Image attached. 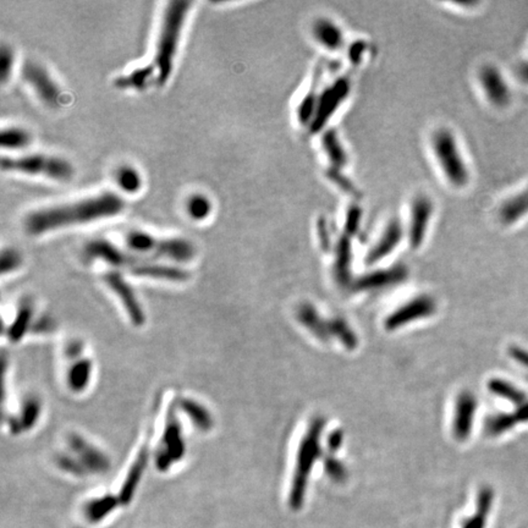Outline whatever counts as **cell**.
<instances>
[{
    "label": "cell",
    "instance_id": "obj_28",
    "mask_svg": "<svg viewBox=\"0 0 528 528\" xmlns=\"http://www.w3.org/2000/svg\"><path fill=\"white\" fill-rule=\"evenodd\" d=\"M116 180L121 189L126 192H136L141 186V177L133 167H123L116 175Z\"/></svg>",
    "mask_w": 528,
    "mask_h": 528
},
{
    "label": "cell",
    "instance_id": "obj_24",
    "mask_svg": "<svg viewBox=\"0 0 528 528\" xmlns=\"http://www.w3.org/2000/svg\"><path fill=\"white\" fill-rule=\"evenodd\" d=\"M346 90V86H336L333 90L326 93V99L322 103L318 105L317 121L324 123L328 119L326 116L329 115L331 112L336 109V104L339 102V98L343 95V90Z\"/></svg>",
    "mask_w": 528,
    "mask_h": 528
},
{
    "label": "cell",
    "instance_id": "obj_26",
    "mask_svg": "<svg viewBox=\"0 0 528 528\" xmlns=\"http://www.w3.org/2000/svg\"><path fill=\"white\" fill-rule=\"evenodd\" d=\"M29 142H30L29 133L18 128L5 129L1 133V146L4 148L18 150V148L27 146Z\"/></svg>",
    "mask_w": 528,
    "mask_h": 528
},
{
    "label": "cell",
    "instance_id": "obj_2",
    "mask_svg": "<svg viewBox=\"0 0 528 528\" xmlns=\"http://www.w3.org/2000/svg\"><path fill=\"white\" fill-rule=\"evenodd\" d=\"M124 208L125 202L118 195L105 192L76 202L32 212L25 219V227L32 235H39L73 224L90 223L114 217L124 211Z\"/></svg>",
    "mask_w": 528,
    "mask_h": 528
},
{
    "label": "cell",
    "instance_id": "obj_33",
    "mask_svg": "<svg viewBox=\"0 0 528 528\" xmlns=\"http://www.w3.org/2000/svg\"><path fill=\"white\" fill-rule=\"evenodd\" d=\"M19 264H20V257L15 251L8 249V251L3 252V256H1V271H3V273L13 271L14 268H16Z\"/></svg>",
    "mask_w": 528,
    "mask_h": 528
},
{
    "label": "cell",
    "instance_id": "obj_30",
    "mask_svg": "<svg viewBox=\"0 0 528 528\" xmlns=\"http://www.w3.org/2000/svg\"><path fill=\"white\" fill-rule=\"evenodd\" d=\"M324 143H326V153L329 155V158L331 159L333 163H345L346 155H345V152H343V148L340 146L339 141H338V138H336L334 133L326 135Z\"/></svg>",
    "mask_w": 528,
    "mask_h": 528
},
{
    "label": "cell",
    "instance_id": "obj_27",
    "mask_svg": "<svg viewBox=\"0 0 528 528\" xmlns=\"http://www.w3.org/2000/svg\"><path fill=\"white\" fill-rule=\"evenodd\" d=\"M516 422H517L516 417L509 416V415L490 417V420L485 422V432L490 435H499V434L511 430Z\"/></svg>",
    "mask_w": 528,
    "mask_h": 528
},
{
    "label": "cell",
    "instance_id": "obj_7",
    "mask_svg": "<svg viewBox=\"0 0 528 528\" xmlns=\"http://www.w3.org/2000/svg\"><path fill=\"white\" fill-rule=\"evenodd\" d=\"M22 76L44 103L48 105H56L59 103L61 90L42 65L37 64L35 61H26L22 69Z\"/></svg>",
    "mask_w": 528,
    "mask_h": 528
},
{
    "label": "cell",
    "instance_id": "obj_4",
    "mask_svg": "<svg viewBox=\"0 0 528 528\" xmlns=\"http://www.w3.org/2000/svg\"><path fill=\"white\" fill-rule=\"evenodd\" d=\"M432 147L439 167L451 185L455 187L467 185L470 172L454 135L447 130H438L433 135Z\"/></svg>",
    "mask_w": 528,
    "mask_h": 528
},
{
    "label": "cell",
    "instance_id": "obj_32",
    "mask_svg": "<svg viewBox=\"0 0 528 528\" xmlns=\"http://www.w3.org/2000/svg\"><path fill=\"white\" fill-rule=\"evenodd\" d=\"M326 471L334 481L343 482L348 476L343 465L335 457H326Z\"/></svg>",
    "mask_w": 528,
    "mask_h": 528
},
{
    "label": "cell",
    "instance_id": "obj_6",
    "mask_svg": "<svg viewBox=\"0 0 528 528\" xmlns=\"http://www.w3.org/2000/svg\"><path fill=\"white\" fill-rule=\"evenodd\" d=\"M126 245L135 252L152 254L180 262L195 256L194 246L184 239H158L147 232H131L126 237Z\"/></svg>",
    "mask_w": 528,
    "mask_h": 528
},
{
    "label": "cell",
    "instance_id": "obj_5",
    "mask_svg": "<svg viewBox=\"0 0 528 528\" xmlns=\"http://www.w3.org/2000/svg\"><path fill=\"white\" fill-rule=\"evenodd\" d=\"M1 169L32 175H44L58 181H69L73 176V167L66 160L52 155H30L19 158L3 157Z\"/></svg>",
    "mask_w": 528,
    "mask_h": 528
},
{
    "label": "cell",
    "instance_id": "obj_36",
    "mask_svg": "<svg viewBox=\"0 0 528 528\" xmlns=\"http://www.w3.org/2000/svg\"><path fill=\"white\" fill-rule=\"evenodd\" d=\"M516 420L517 421H528V403L519 408V413L516 415Z\"/></svg>",
    "mask_w": 528,
    "mask_h": 528
},
{
    "label": "cell",
    "instance_id": "obj_14",
    "mask_svg": "<svg viewBox=\"0 0 528 528\" xmlns=\"http://www.w3.org/2000/svg\"><path fill=\"white\" fill-rule=\"evenodd\" d=\"M403 237V229L398 222H391L388 224L387 228L383 232L382 237L379 239L373 249H371L370 252L366 258L367 264H373L378 262L383 258L387 257L388 254L394 251L400 240Z\"/></svg>",
    "mask_w": 528,
    "mask_h": 528
},
{
    "label": "cell",
    "instance_id": "obj_25",
    "mask_svg": "<svg viewBox=\"0 0 528 528\" xmlns=\"http://www.w3.org/2000/svg\"><path fill=\"white\" fill-rule=\"evenodd\" d=\"M488 388L490 391L497 394V395L509 399L515 404L524 403V395L521 391L517 390L515 387H512L509 383L504 382L502 379H493L488 383Z\"/></svg>",
    "mask_w": 528,
    "mask_h": 528
},
{
    "label": "cell",
    "instance_id": "obj_9",
    "mask_svg": "<svg viewBox=\"0 0 528 528\" xmlns=\"http://www.w3.org/2000/svg\"><path fill=\"white\" fill-rule=\"evenodd\" d=\"M87 258L90 259H103L105 262L110 263L113 266H129L133 271L135 266L142 262L141 259L135 257L133 254H126L121 251L119 247L110 244L109 241L95 240L87 245L85 251Z\"/></svg>",
    "mask_w": 528,
    "mask_h": 528
},
{
    "label": "cell",
    "instance_id": "obj_12",
    "mask_svg": "<svg viewBox=\"0 0 528 528\" xmlns=\"http://www.w3.org/2000/svg\"><path fill=\"white\" fill-rule=\"evenodd\" d=\"M476 399L471 393H462L456 401L454 434L456 439L464 442L472 430L473 416L476 413Z\"/></svg>",
    "mask_w": 528,
    "mask_h": 528
},
{
    "label": "cell",
    "instance_id": "obj_13",
    "mask_svg": "<svg viewBox=\"0 0 528 528\" xmlns=\"http://www.w3.org/2000/svg\"><path fill=\"white\" fill-rule=\"evenodd\" d=\"M105 281L112 288L113 291L116 292V295H119L123 305L125 306V309L129 311L130 317L135 322V324H142L143 314H142L141 309L138 306L136 297L133 295V290L128 284L125 283V280L121 278V275L116 271H110L105 275Z\"/></svg>",
    "mask_w": 528,
    "mask_h": 528
},
{
    "label": "cell",
    "instance_id": "obj_15",
    "mask_svg": "<svg viewBox=\"0 0 528 528\" xmlns=\"http://www.w3.org/2000/svg\"><path fill=\"white\" fill-rule=\"evenodd\" d=\"M314 36L318 43L329 51H338L343 43V31L328 19H321L314 24Z\"/></svg>",
    "mask_w": 528,
    "mask_h": 528
},
{
    "label": "cell",
    "instance_id": "obj_35",
    "mask_svg": "<svg viewBox=\"0 0 528 528\" xmlns=\"http://www.w3.org/2000/svg\"><path fill=\"white\" fill-rule=\"evenodd\" d=\"M511 356L514 357L515 360L522 363V365L528 366V352L521 350V348H511Z\"/></svg>",
    "mask_w": 528,
    "mask_h": 528
},
{
    "label": "cell",
    "instance_id": "obj_22",
    "mask_svg": "<svg viewBox=\"0 0 528 528\" xmlns=\"http://www.w3.org/2000/svg\"><path fill=\"white\" fill-rule=\"evenodd\" d=\"M350 261H351V249L348 239H343L340 241L339 247H338V258H336V264H335V275L336 279L343 285H348L350 281Z\"/></svg>",
    "mask_w": 528,
    "mask_h": 528
},
{
    "label": "cell",
    "instance_id": "obj_34",
    "mask_svg": "<svg viewBox=\"0 0 528 528\" xmlns=\"http://www.w3.org/2000/svg\"><path fill=\"white\" fill-rule=\"evenodd\" d=\"M343 434L341 430H336L335 432H333V433L329 435V438H328V447H329V450H331V452L338 450V449L341 447V444H343Z\"/></svg>",
    "mask_w": 528,
    "mask_h": 528
},
{
    "label": "cell",
    "instance_id": "obj_31",
    "mask_svg": "<svg viewBox=\"0 0 528 528\" xmlns=\"http://www.w3.org/2000/svg\"><path fill=\"white\" fill-rule=\"evenodd\" d=\"M14 56L13 52L9 48L3 46L0 49V78L1 81L5 82L11 75L13 69Z\"/></svg>",
    "mask_w": 528,
    "mask_h": 528
},
{
    "label": "cell",
    "instance_id": "obj_18",
    "mask_svg": "<svg viewBox=\"0 0 528 528\" xmlns=\"http://www.w3.org/2000/svg\"><path fill=\"white\" fill-rule=\"evenodd\" d=\"M133 273L135 275H143V276L158 278V279L176 280V281L187 279L189 276L187 271H182L180 268L160 266V264L146 263L143 261L133 268Z\"/></svg>",
    "mask_w": 528,
    "mask_h": 528
},
{
    "label": "cell",
    "instance_id": "obj_17",
    "mask_svg": "<svg viewBox=\"0 0 528 528\" xmlns=\"http://www.w3.org/2000/svg\"><path fill=\"white\" fill-rule=\"evenodd\" d=\"M528 213V190L507 198L502 203L499 217L504 224H514Z\"/></svg>",
    "mask_w": 528,
    "mask_h": 528
},
{
    "label": "cell",
    "instance_id": "obj_1",
    "mask_svg": "<svg viewBox=\"0 0 528 528\" xmlns=\"http://www.w3.org/2000/svg\"><path fill=\"white\" fill-rule=\"evenodd\" d=\"M191 5L192 3L187 0H172L167 3L164 10L153 61L146 66L116 78L115 86L121 90H145L152 83L159 86L167 83L172 71L181 32Z\"/></svg>",
    "mask_w": 528,
    "mask_h": 528
},
{
    "label": "cell",
    "instance_id": "obj_29",
    "mask_svg": "<svg viewBox=\"0 0 528 528\" xmlns=\"http://www.w3.org/2000/svg\"><path fill=\"white\" fill-rule=\"evenodd\" d=\"M211 209L209 200L202 195H195L194 197L190 198L187 211L194 219H205L207 215L209 214Z\"/></svg>",
    "mask_w": 528,
    "mask_h": 528
},
{
    "label": "cell",
    "instance_id": "obj_11",
    "mask_svg": "<svg viewBox=\"0 0 528 528\" xmlns=\"http://www.w3.org/2000/svg\"><path fill=\"white\" fill-rule=\"evenodd\" d=\"M432 214H433V205L428 198L421 196L413 201L411 218H410V241H411L413 249L421 246Z\"/></svg>",
    "mask_w": 528,
    "mask_h": 528
},
{
    "label": "cell",
    "instance_id": "obj_37",
    "mask_svg": "<svg viewBox=\"0 0 528 528\" xmlns=\"http://www.w3.org/2000/svg\"><path fill=\"white\" fill-rule=\"evenodd\" d=\"M519 75H521L522 80L528 83V64L521 66V69H519Z\"/></svg>",
    "mask_w": 528,
    "mask_h": 528
},
{
    "label": "cell",
    "instance_id": "obj_20",
    "mask_svg": "<svg viewBox=\"0 0 528 528\" xmlns=\"http://www.w3.org/2000/svg\"><path fill=\"white\" fill-rule=\"evenodd\" d=\"M492 502H493V490L485 487L478 494V500H477L478 511L471 519L465 521L462 528H485V517L490 511Z\"/></svg>",
    "mask_w": 528,
    "mask_h": 528
},
{
    "label": "cell",
    "instance_id": "obj_23",
    "mask_svg": "<svg viewBox=\"0 0 528 528\" xmlns=\"http://www.w3.org/2000/svg\"><path fill=\"white\" fill-rule=\"evenodd\" d=\"M329 324V331L331 335H334L341 343L346 346L348 348H355L357 346V338L356 335L353 334V331L350 329V326L346 324L345 321L336 318L333 319L331 322H328Z\"/></svg>",
    "mask_w": 528,
    "mask_h": 528
},
{
    "label": "cell",
    "instance_id": "obj_16",
    "mask_svg": "<svg viewBox=\"0 0 528 528\" xmlns=\"http://www.w3.org/2000/svg\"><path fill=\"white\" fill-rule=\"evenodd\" d=\"M406 276L403 266H396L389 271H381L366 275L355 284L356 290H370V289L384 288L393 284L399 283Z\"/></svg>",
    "mask_w": 528,
    "mask_h": 528
},
{
    "label": "cell",
    "instance_id": "obj_8",
    "mask_svg": "<svg viewBox=\"0 0 528 528\" xmlns=\"http://www.w3.org/2000/svg\"><path fill=\"white\" fill-rule=\"evenodd\" d=\"M435 302L428 296L417 297L415 300L408 302V305L400 307L394 314H390L385 321V328L388 331H394L400 326L413 322L420 318L430 317L435 312Z\"/></svg>",
    "mask_w": 528,
    "mask_h": 528
},
{
    "label": "cell",
    "instance_id": "obj_19",
    "mask_svg": "<svg viewBox=\"0 0 528 528\" xmlns=\"http://www.w3.org/2000/svg\"><path fill=\"white\" fill-rule=\"evenodd\" d=\"M297 317L300 319V322L306 328H309V331H312V334L316 335L317 338L321 340L329 339V336H331L329 324L319 317L317 311L312 306L309 305V304L301 305L299 307V311H297Z\"/></svg>",
    "mask_w": 528,
    "mask_h": 528
},
{
    "label": "cell",
    "instance_id": "obj_10",
    "mask_svg": "<svg viewBox=\"0 0 528 528\" xmlns=\"http://www.w3.org/2000/svg\"><path fill=\"white\" fill-rule=\"evenodd\" d=\"M482 88L490 103L504 107L509 103L510 90L502 73L494 66H485L480 73Z\"/></svg>",
    "mask_w": 528,
    "mask_h": 528
},
{
    "label": "cell",
    "instance_id": "obj_3",
    "mask_svg": "<svg viewBox=\"0 0 528 528\" xmlns=\"http://www.w3.org/2000/svg\"><path fill=\"white\" fill-rule=\"evenodd\" d=\"M326 422L322 418H316L309 427V432L302 440L297 456L296 473L292 481L291 493H290V505L292 509H300L305 500L306 487L309 481V472L314 462L321 456L319 438L322 434Z\"/></svg>",
    "mask_w": 528,
    "mask_h": 528
},
{
    "label": "cell",
    "instance_id": "obj_21",
    "mask_svg": "<svg viewBox=\"0 0 528 528\" xmlns=\"http://www.w3.org/2000/svg\"><path fill=\"white\" fill-rule=\"evenodd\" d=\"M119 499L114 497H104V498L95 499L87 504L85 507V515L90 522H99L110 514V511L119 504Z\"/></svg>",
    "mask_w": 528,
    "mask_h": 528
}]
</instances>
